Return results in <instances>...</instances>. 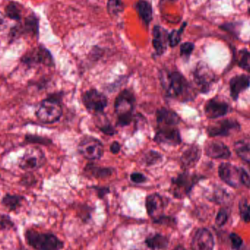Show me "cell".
Masks as SVG:
<instances>
[{
    "mask_svg": "<svg viewBox=\"0 0 250 250\" xmlns=\"http://www.w3.org/2000/svg\"><path fill=\"white\" fill-rule=\"evenodd\" d=\"M146 244L148 248L153 250H163L167 248L168 239L161 234H155L147 238Z\"/></svg>",
    "mask_w": 250,
    "mask_h": 250,
    "instance_id": "obj_26",
    "label": "cell"
},
{
    "mask_svg": "<svg viewBox=\"0 0 250 250\" xmlns=\"http://www.w3.org/2000/svg\"><path fill=\"white\" fill-rule=\"evenodd\" d=\"M241 215L244 221L246 223H250V206H248L246 201L241 203L240 206Z\"/></svg>",
    "mask_w": 250,
    "mask_h": 250,
    "instance_id": "obj_37",
    "label": "cell"
},
{
    "mask_svg": "<svg viewBox=\"0 0 250 250\" xmlns=\"http://www.w3.org/2000/svg\"><path fill=\"white\" fill-rule=\"evenodd\" d=\"M204 111L208 119L214 120L226 115L229 111V105L223 101L210 100L206 104Z\"/></svg>",
    "mask_w": 250,
    "mask_h": 250,
    "instance_id": "obj_20",
    "label": "cell"
},
{
    "mask_svg": "<svg viewBox=\"0 0 250 250\" xmlns=\"http://www.w3.org/2000/svg\"><path fill=\"white\" fill-rule=\"evenodd\" d=\"M46 159L41 148H30L25 151L19 160V166L26 172H33L45 165Z\"/></svg>",
    "mask_w": 250,
    "mask_h": 250,
    "instance_id": "obj_5",
    "label": "cell"
},
{
    "mask_svg": "<svg viewBox=\"0 0 250 250\" xmlns=\"http://www.w3.org/2000/svg\"><path fill=\"white\" fill-rule=\"evenodd\" d=\"M157 123L159 128L176 127L181 120L176 112L166 108H162L157 111L156 114Z\"/></svg>",
    "mask_w": 250,
    "mask_h": 250,
    "instance_id": "obj_18",
    "label": "cell"
},
{
    "mask_svg": "<svg viewBox=\"0 0 250 250\" xmlns=\"http://www.w3.org/2000/svg\"><path fill=\"white\" fill-rule=\"evenodd\" d=\"M162 158H163V157L160 153L155 151H149L144 154L142 161L143 163L145 164L146 166H151L160 163Z\"/></svg>",
    "mask_w": 250,
    "mask_h": 250,
    "instance_id": "obj_31",
    "label": "cell"
},
{
    "mask_svg": "<svg viewBox=\"0 0 250 250\" xmlns=\"http://www.w3.org/2000/svg\"><path fill=\"white\" fill-rule=\"evenodd\" d=\"M173 250H187L184 247L179 245V246L176 247Z\"/></svg>",
    "mask_w": 250,
    "mask_h": 250,
    "instance_id": "obj_46",
    "label": "cell"
},
{
    "mask_svg": "<svg viewBox=\"0 0 250 250\" xmlns=\"http://www.w3.org/2000/svg\"><path fill=\"white\" fill-rule=\"evenodd\" d=\"M192 250H214V237L209 230L200 229L192 238L191 244Z\"/></svg>",
    "mask_w": 250,
    "mask_h": 250,
    "instance_id": "obj_16",
    "label": "cell"
},
{
    "mask_svg": "<svg viewBox=\"0 0 250 250\" xmlns=\"http://www.w3.org/2000/svg\"><path fill=\"white\" fill-rule=\"evenodd\" d=\"M16 229V223L8 214H0V231H9Z\"/></svg>",
    "mask_w": 250,
    "mask_h": 250,
    "instance_id": "obj_32",
    "label": "cell"
},
{
    "mask_svg": "<svg viewBox=\"0 0 250 250\" xmlns=\"http://www.w3.org/2000/svg\"><path fill=\"white\" fill-rule=\"evenodd\" d=\"M85 173L91 177L96 178H107L111 176L113 173V169L111 167H99V166H95V164L86 165L84 168Z\"/></svg>",
    "mask_w": 250,
    "mask_h": 250,
    "instance_id": "obj_25",
    "label": "cell"
},
{
    "mask_svg": "<svg viewBox=\"0 0 250 250\" xmlns=\"http://www.w3.org/2000/svg\"><path fill=\"white\" fill-rule=\"evenodd\" d=\"M228 220V214L226 210L220 209L216 217V224L218 226H223Z\"/></svg>",
    "mask_w": 250,
    "mask_h": 250,
    "instance_id": "obj_39",
    "label": "cell"
},
{
    "mask_svg": "<svg viewBox=\"0 0 250 250\" xmlns=\"http://www.w3.org/2000/svg\"><path fill=\"white\" fill-rule=\"evenodd\" d=\"M7 26V19L5 15L0 12V32L4 30Z\"/></svg>",
    "mask_w": 250,
    "mask_h": 250,
    "instance_id": "obj_44",
    "label": "cell"
},
{
    "mask_svg": "<svg viewBox=\"0 0 250 250\" xmlns=\"http://www.w3.org/2000/svg\"><path fill=\"white\" fill-rule=\"evenodd\" d=\"M194 81L198 89L203 93L208 92L211 85L215 82V75L206 63L197 64L193 73Z\"/></svg>",
    "mask_w": 250,
    "mask_h": 250,
    "instance_id": "obj_10",
    "label": "cell"
},
{
    "mask_svg": "<svg viewBox=\"0 0 250 250\" xmlns=\"http://www.w3.org/2000/svg\"><path fill=\"white\" fill-rule=\"evenodd\" d=\"M22 34L27 35H38L39 34V21L35 14L28 16L24 20L23 24L15 26L10 31V37L12 39L19 38Z\"/></svg>",
    "mask_w": 250,
    "mask_h": 250,
    "instance_id": "obj_14",
    "label": "cell"
},
{
    "mask_svg": "<svg viewBox=\"0 0 250 250\" xmlns=\"http://www.w3.org/2000/svg\"><path fill=\"white\" fill-rule=\"evenodd\" d=\"M23 250H27L25 249V248H23Z\"/></svg>",
    "mask_w": 250,
    "mask_h": 250,
    "instance_id": "obj_47",
    "label": "cell"
},
{
    "mask_svg": "<svg viewBox=\"0 0 250 250\" xmlns=\"http://www.w3.org/2000/svg\"><path fill=\"white\" fill-rule=\"evenodd\" d=\"M134 8L141 19L144 27L149 29L153 20V6L148 0H138L134 4Z\"/></svg>",
    "mask_w": 250,
    "mask_h": 250,
    "instance_id": "obj_17",
    "label": "cell"
},
{
    "mask_svg": "<svg viewBox=\"0 0 250 250\" xmlns=\"http://www.w3.org/2000/svg\"><path fill=\"white\" fill-rule=\"evenodd\" d=\"M240 125L233 120H223L210 125L207 129L211 137L229 136L234 131L239 130Z\"/></svg>",
    "mask_w": 250,
    "mask_h": 250,
    "instance_id": "obj_13",
    "label": "cell"
},
{
    "mask_svg": "<svg viewBox=\"0 0 250 250\" xmlns=\"http://www.w3.org/2000/svg\"><path fill=\"white\" fill-rule=\"evenodd\" d=\"M234 148L235 151L242 160L250 163V144L239 141L235 144Z\"/></svg>",
    "mask_w": 250,
    "mask_h": 250,
    "instance_id": "obj_29",
    "label": "cell"
},
{
    "mask_svg": "<svg viewBox=\"0 0 250 250\" xmlns=\"http://www.w3.org/2000/svg\"><path fill=\"white\" fill-rule=\"evenodd\" d=\"M201 156V151L199 146L197 145L190 146L184 151L181 157V163L184 168L189 169L195 167L199 161Z\"/></svg>",
    "mask_w": 250,
    "mask_h": 250,
    "instance_id": "obj_22",
    "label": "cell"
},
{
    "mask_svg": "<svg viewBox=\"0 0 250 250\" xmlns=\"http://www.w3.org/2000/svg\"><path fill=\"white\" fill-rule=\"evenodd\" d=\"M157 144L177 146L182 142L180 132L176 127L159 128L154 138Z\"/></svg>",
    "mask_w": 250,
    "mask_h": 250,
    "instance_id": "obj_15",
    "label": "cell"
},
{
    "mask_svg": "<svg viewBox=\"0 0 250 250\" xmlns=\"http://www.w3.org/2000/svg\"><path fill=\"white\" fill-rule=\"evenodd\" d=\"M230 241H231L232 245L234 249H239L243 244V240L242 238L236 234V233H231L230 236Z\"/></svg>",
    "mask_w": 250,
    "mask_h": 250,
    "instance_id": "obj_40",
    "label": "cell"
},
{
    "mask_svg": "<svg viewBox=\"0 0 250 250\" xmlns=\"http://www.w3.org/2000/svg\"><path fill=\"white\" fill-rule=\"evenodd\" d=\"M83 105L89 112L101 114L108 105V100L105 95L96 89H89L82 96Z\"/></svg>",
    "mask_w": 250,
    "mask_h": 250,
    "instance_id": "obj_9",
    "label": "cell"
},
{
    "mask_svg": "<svg viewBox=\"0 0 250 250\" xmlns=\"http://www.w3.org/2000/svg\"><path fill=\"white\" fill-rule=\"evenodd\" d=\"M146 177L144 174L141 173H138V172H135V173H132V174L130 175V180L132 181L133 183H144V182L146 181Z\"/></svg>",
    "mask_w": 250,
    "mask_h": 250,
    "instance_id": "obj_41",
    "label": "cell"
},
{
    "mask_svg": "<svg viewBox=\"0 0 250 250\" xmlns=\"http://www.w3.org/2000/svg\"><path fill=\"white\" fill-rule=\"evenodd\" d=\"M165 203L163 198L159 194L154 193L148 195L146 200V208L150 217L154 220L161 217V212L164 208Z\"/></svg>",
    "mask_w": 250,
    "mask_h": 250,
    "instance_id": "obj_21",
    "label": "cell"
},
{
    "mask_svg": "<svg viewBox=\"0 0 250 250\" xmlns=\"http://www.w3.org/2000/svg\"><path fill=\"white\" fill-rule=\"evenodd\" d=\"M25 141L28 144H38L45 146L52 144V141L49 138H44V137L39 136V135H31V134L26 135Z\"/></svg>",
    "mask_w": 250,
    "mask_h": 250,
    "instance_id": "obj_34",
    "label": "cell"
},
{
    "mask_svg": "<svg viewBox=\"0 0 250 250\" xmlns=\"http://www.w3.org/2000/svg\"><path fill=\"white\" fill-rule=\"evenodd\" d=\"M188 23L186 21L182 23L181 27L179 29H173L169 33L168 35V45L170 48H175L182 41V36L185 32Z\"/></svg>",
    "mask_w": 250,
    "mask_h": 250,
    "instance_id": "obj_28",
    "label": "cell"
},
{
    "mask_svg": "<svg viewBox=\"0 0 250 250\" xmlns=\"http://www.w3.org/2000/svg\"><path fill=\"white\" fill-rule=\"evenodd\" d=\"M169 32L160 25H154L152 29V45L155 55L160 57L167 51Z\"/></svg>",
    "mask_w": 250,
    "mask_h": 250,
    "instance_id": "obj_12",
    "label": "cell"
},
{
    "mask_svg": "<svg viewBox=\"0 0 250 250\" xmlns=\"http://www.w3.org/2000/svg\"><path fill=\"white\" fill-rule=\"evenodd\" d=\"M98 128L101 132H104V134L107 135H115L116 130L114 129V126L111 125V123L108 122V120H105L104 123H101L98 125Z\"/></svg>",
    "mask_w": 250,
    "mask_h": 250,
    "instance_id": "obj_36",
    "label": "cell"
},
{
    "mask_svg": "<svg viewBox=\"0 0 250 250\" xmlns=\"http://www.w3.org/2000/svg\"><path fill=\"white\" fill-rule=\"evenodd\" d=\"M36 180L32 172H27L21 179V184L23 186L31 187L35 185Z\"/></svg>",
    "mask_w": 250,
    "mask_h": 250,
    "instance_id": "obj_38",
    "label": "cell"
},
{
    "mask_svg": "<svg viewBox=\"0 0 250 250\" xmlns=\"http://www.w3.org/2000/svg\"><path fill=\"white\" fill-rule=\"evenodd\" d=\"M242 183L250 188V168H242Z\"/></svg>",
    "mask_w": 250,
    "mask_h": 250,
    "instance_id": "obj_42",
    "label": "cell"
},
{
    "mask_svg": "<svg viewBox=\"0 0 250 250\" xmlns=\"http://www.w3.org/2000/svg\"><path fill=\"white\" fill-rule=\"evenodd\" d=\"M106 9L111 17H117L125 11V4L123 0H108Z\"/></svg>",
    "mask_w": 250,
    "mask_h": 250,
    "instance_id": "obj_27",
    "label": "cell"
},
{
    "mask_svg": "<svg viewBox=\"0 0 250 250\" xmlns=\"http://www.w3.org/2000/svg\"><path fill=\"white\" fill-rule=\"evenodd\" d=\"M200 178L195 175L184 172L173 178L171 182V193L178 198H184L190 192L194 185L199 181Z\"/></svg>",
    "mask_w": 250,
    "mask_h": 250,
    "instance_id": "obj_6",
    "label": "cell"
},
{
    "mask_svg": "<svg viewBox=\"0 0 250 250\" xmlns=\"http://www.w3.org/2000/svg\"><path fill=\"white\" fill-rule=\"evenodd\" d=\"M250 77L246 75L235 76L230 82V95L234 101H237L239 94L250 87Z\"/></svg>",
    "mask_w": 250,
    "mask_h": 250,
    "instance_id": "obj_23",
    "label": "cell"
},
{
    "mask_svg": "<svg viewBox=\"0 0 250 250\" xmlns=\"http://www.w3.org/2000/svg\"><path fill=\"white\" fill-rule=\"evenodd\" d=\"M238 64L241 68L250 73V53L248 50L244 49L240 51Z\"/></svg>",
    "mask_w": 250,
    "mask_h": 250,
    "instance_id": "obj_33",
    "label": "cell"
},
{
    "mask_svg": "<svg viewBox=\"0 0 250 250\" xmlns=\"http://www.w3.org/2000/svg\"><path fill=\"white\" fill-rule=\"evenodd\" d=\"M177 1L178 0H160V4L163 5L164 3L167 2V1H169V2H175V1Z\"/></svg>",
    "mask_w": 250,
    "mask_h": 250,
    "instance_id": "obj_45",
    "label": "cell"
},
{
    "mask_svg": "<svg viewBox=\"0 0 250 250\" xmlns=\"http://www.w3.org/2000/svg\"><path fill=\"white\" fill-rule=\"evenodd\" d=\"M162 87L167 96L173 98L187 97L189 92V85L183 75L179 72L162 71L160 75Z\"/></svg>",
    "mask_w": 250,
    "mask_h": 250,
    "instance_id": "obj_1",
    "label": "cell"
},
{
    "mask_svg": "<svg viewBox=\"0 0 250 250\" xmlns=\"http://www.w3.org/2000/svg\"><path fill=\"white\" fill-rule=\"evenodd\" d=\"M21 62L29 67H33L39 64L52 67L54 65V60L51 53L42 45L36 47L22 57Z\"/></svg>",
    "mask_w": 250,
    "mask_h": 250,
    "instance_id": "obj_7",
    "label": "cell"
},
{
    "mask_svg": "<svg viewBox=\"0 0 250 250\" xmlns=\"http://www.w3.org/2000/svg\"><path fill=\"white\" fill-rule=\"evenodd\" d=\"M195 45L191 42H185L180 46V56L185 61H188L193 52Z\"/></svg>",
    "mask_w": 250,
    "mask_h": 250,
    "instance_id": "obj_35",
    "label": "cell"
},
{
    "mask_svg": "<svg viewBox=\"0 0 250 250\" xmlns=\"http://www.w3.org/2000/svg\"><path fill=\"white\" fill-rule=\"evenodd\" d=\"M24 201H26L24 196L7 193L1 198V204L10 212H17L21 208Z\"/></svg>",
    "mask_w": 250,
    "mask_h": 250,
    "instance_id": "obj_24",
    "label": "cell"
},
{
    "mask_svg": "<svg viewBox=\"0 0 250 250\" xmlns=\"http://www.w3.org/2000/svg\"><path fill=\"white\" fill-rule=\"evenodd\" d=\"M220 179L233 188H239L242 183V168H238L230 163H223L218 170Z\"/></svg>",
    "mask_w": 250,
    "mask_h": 250,
    "instance_id": "obj_11",
    "label": "cell"
},
{
    "mask_svg": "<svg viewBox=\"0 0 250 250\" xmlns=\"http://www.w3.org/2000/svg\"><path fill=\"white\" fill-rule=\"evenodd\" d=\"M5 16L15 21L21 19V9L17 3L11 2L6 7Z\"/></svg>",
    "mask_w": 250,
    "mask_h": 250,
    "instance_id": "obj_30",
    "label": "cell"
},
{
    "mask_svg": "<svg viewBox=\"0 0 250 250\" xmlns=\"http://www.w3.org/2000/svg\"><path fill=\"white\" fill-rule=\"evenodd\" d=\"M36 117L43 124H53L57 123L62 115V108L60 101L50 97L41 102L36 111Z\"/></svg>",
    "mask_w": 250,
    "mask_h": 250,
    "instance_id": "obj_4",
    "label": "cell"
},
{
    "mask_svg": "<svg viewBox=\"0 0 250 250\" xmlns=\"http://www.w3.org/2000/svg\"><path fill=\"white\" fill-rule=\"evenodd\" d=\"M25 241L35 250H61L64 243L55 234L27 229L24 232Z\"/></svg>",
    "mask_w": 250,
    "mask_h": 250,
    "instance_id": "obj_2",
    "label": "cell"
},
{
    "mask_svg": "<svg viewBox=\"0 0 250 250\" xmlns=\"http://www.w3.org/2000/svg\"><path fill=\"white\" fill-rule=\"evenodd\" d=\"M135 104V96L130 91L125 89L120 92L114 103V111L117 116V125L124 126L130 124Z\"/></svg>",
    "mask_w": 250,
    "mask_h": 250,
    "instance_id": "obj_3",
    "label": "cell"
},
{
    "mask_svg": "<svg viewBox=\"0 0 250 250\" xmlns=\"http://www.w3.org/2000/svg\"><path fill=\"white\" fill-rule=\"evenodd\" d=\"M120 148H121V146H120V143L117 142V141L113 142L111 147H110L111 153L114 154H118L120 151Z\"/></svg>",
    "mask_w": 250,
    "mask_h": 250,
    "instance_id": "obj_43",
    "label": "cell"
},
{
    "mask_svg": "<svg viewBox=\"0 0 250 250\" xmlns=\"http://www.w3.org/2000/svg\"><path fill=\"white\" fill-rule=\"evenodd\" d=\"M78 150L85 158L95 160L102 157L104 148L99 140L92 136H85L79 142Z\"/></svg>",
    "mask_w": 250,
    "mask_h": 250,
    "instance_id": "obj_8",
    "label": "cell"
},
{
    "mask_svg": "<svg viewBox=\"0 0 250 250\" xmlns=\"http://www.w3.org/2000/svg\"><path fill=\"white\" fill-rule=\"evenodd\" d=\"M205 152L208 157L213 159H226L230 157L229 147L220 141H211L207 143L205 146Z\"/></svg>",
    "mask_w": 250,
    "mask_h": 250,
    "instance_id": "obj_19",
    "label": "cell"
}]
</instances>
